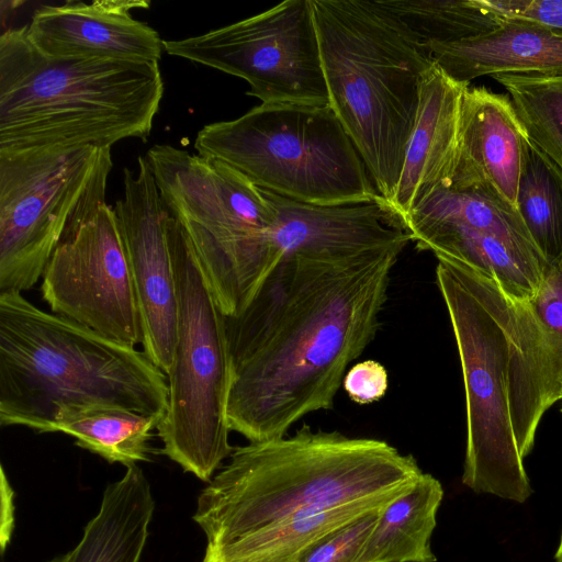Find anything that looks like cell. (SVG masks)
Returning a JSON list of instances; mask_svg holds the SVG:
<instances>
[{
    "instance_id": "ba28073f",
    "label": "cell",
    "mask_w": 562,
    "mask_h": 562,
    "mask_svg": "<svg viewBox=\"0 0 562 562\" xmlns=\"http://www.w3.org/2000/svg\"><path fill=\"white\" fill-rule=\"evenodd\" d=\"M194 148L293 201L333 205L379 198L329 104L261 103L235 120L202 127Z\"/></svg>"
},
{
    "instance_id": "cb8c5ba5",
    "label": "cell",
    "mask_w": 562,
    "mask_h": 562,
    "mask_svg": "<svg viewBox=\"0 0 562 562\" xmlns=\"http://www.w3.org/2000/svg\"><path fill=\"white\" fill-rule=\"evenodd\" d=\"M516 204L542 259L562 270V171L528 138Z\"/></svg>"
},
{
    "instance_id": "484cf974",
    "label": "cell",
    "mask_w": 562,
    "mask_h": 562,
    "mask_svg": "<svg viewBox=\"0 0 562 562\" xmlns=\"http://www.w3.org/2000/svg\"><path fill=\"white\" fill-rule=\"evenodd\" d=\"M424 43L469 38L497 26L479 0H381Z\"/></svg>"
},
{
    "instance_id": "7c38bea8",
    "label": "cell",
    "mask_w": 562,
    "mask_h": 562,
    "mask_svg": "<svg viewBox=\"0 0 562 562\" xmlns=\"http://www.w3.org/2000/svg\"><path fill=\"white\" fill-rule=\"evenodd\" d=\"M52 313L130 346L144 334L117 215L106 202L70 225L42 276Z\"/></svg>"
},
{
    "instance_id": "d4e9b609",
    "label": "cell",
    "mask_w": 562,
    "mask_h": 562,
    "mask_svg": "<svg viewBox=\"0 0 562 562\" xmlns=\"http://www.w3.org/2000/svg\"><path fill=\"white\" fill-rule=\"evenodd\" d=\"M527 138L562 171V75H495Z\"/></svg>"
},
{
    "instance_id": "e0dca14e",
    "label": "cell",
    "mask_w": 562,
    "mask_h": 562,
    "mask_svg": "<svg viewBox=\"0 0 562 562\" xmlns=\"http://www.w3.org/2000/svg\"><path fill=\"white\" fill-rule=\"evenodd\" d=\"M424 44L434 63L461 83L495 75H562V32L536 23L501 21L469 38Z\"/></svg>"
},
{
    "instance_id": "d6986e66",
    "label": "cell",
    "mask_w": 562,
    "mask_h": 562,
    "mask_svg": "<svg viewBox=\"0 0 562 562\" xmlns=\"http://www.w3.org/2000/svg\"><path fill=\"white\" fill-rule=\"evenodd\" d=\"M409 235L419 249L462 263L493 280L514 301L533 297L549 268L494 235L460 225H428L413 229Z\"/></svg>"
},
{
    "instance_id": "2e32d148",
    "label": "cell",
    "mask_w": 562,
    "mask_h": 562,
    "mask_svg": "<svg viewBox=\"0 0 562 562\" xmlns=\"http://www.w3.org/2000/svg\"><path fill=\"white\" fill-rule=\"evenodd\" d=\"M526 139L509 97L468 86L461 102L459 158L448 187L482 186L517 210Z\"/></svg>"
},
{
    "instance_id": "8992f818",
    "label": "cell",
    "mask_w": 562,
    "mask_h": 562,
    "mask_svg": "<svg viewBox=\"0 0 562 562\" xmlns=\"http://www.w3.org/2000/svg\"><path fill=\"white\" fill-rule=\"evenodd\" d=\"M162 94L159 63L47 57L25 25L0 36V151L146 142Z\"/></svg>"
},
{
    "instance_id": "f546056e",
    "label": "cell",
    "mask_w": 562,
    "mask_h": 562,
    "mask_svg": "<svg viewBox=\"0 0 562 562\" xmlns=\"http://www.w3.org/2000/svg\"><path fill=\"white\" fill-rule=\"evenodd\" d=\"M348 397L360 405L372 404L384 397L389 389L385 367L375 360H364L351 366L342 380Z\"/></svg>"
},
{
    "instance_id": "83f0119b",
    "label": "cell",
    "mask_w": 562,
    "mask_h": 562,
    "mask_svg": "<svg viewBox=\"0 0 562 562\" xmlns=\"http://www.w3.org/2000/svg\"><path fill=\"white\" fill-rule=\"evenodd\" d=\"M528 302L562 372V270L549 267L540 288Z\"/></svg>"
},
{
    "instance_id": "52a82bcc",
    "label": "cell",
    "mask_w": 562,
    "mask_h": 562,
    "mask_svg": "<svg viewBox=\"0 0 562 562\" xmlns=\"http://www.w3.org/2000/svg\"><path fill=\"white\" fill-rule=\"evenodd\" d=\"M159 194L191 244L226 317L237 316L282 259L266 191L223 161L171 145L146 154Z\"/></svg>"
},
{
    "instance_id": "f1b7e54d",
    "label": "cell",
    "mask_w": 562,
    "mask_h": 562,
    "mask_svg": "<svg viewBox=\"0 0 562 562\" xmlns=\"http://www.w3.org/2000/svg\"><path fill=\"white\" fill-rule=\"evenodd\" d=\"M498 21L536 23L562 32V0H479Z\"/></svg>"
},
{
    "instance_id": "44dd1931",
    "label": "cell",
    "mask_w": 562,
    "mask_h": 562,
    "mask_svg": "<svg viewBox=\"0 0 562 562\" xmlns=\"http://www.w3.org/2000/svg\"><path fill=\"white\" fill-rule=\"evenodd\" d=\"M435 224H454L494 235L546 262L518 211L485 187L439 188L401 222L408 234L415 228Z\"/></svg>"
},
{
    "instance_id": "7a4b0ae2",
    "label": "cell",
    "mask_w": 562,
    "mask_h": 562,
    "mask_svg": "<svg viewBox=\"0 0 562 562\" xmlns=\"http://www.w3.org/2000/svg\"><path fill=\"white\" fill-rule=\"evenodd\" d=\"M436 282L461 363L467 408L462 483L516 503L532 494L522 460L550 408L526 346L519 301L467 266L437 258Z\"/></svg>"
},
{
    "instance_id": "7402d4cb",
    "label": "cell",
    "mask_w": 562,
    "mask_h": 562,
    "mask_svg": "<svg viewBox=\"0 0 562 562\" xmlns=\"http://www.w3.org/2000/svg\"><path fill=\"white\" fill-rule=\"evenodd\" d=\"M389 503L358 502L300 515L225 546L205 550L203 562H300L306 550L319 539Z\"/></svg>"
},
{
    "instance_id": "277c9868",
    "label": "cell",
    "mask_w": 562,
    "mask_h": 562,
    "mask_svg": "<svg viewBox=\"0 0 562 562\" xmlns=\"http://www.w3.org/2000/svg\"><path fill=\"white\" fill-rule=\"evenodd\" d=\"M167 375L130 346L0 293V425L53 432L67 408L110 405L164 422Z\"/></svg>"
},
{
    "instance_id": "6da1fadb",
    "label": "cell",
    "mask_w": 562,
    "mask_h": 562,
    "mask_svg": "<svg viewBox=\"0 0 562 562\" xmlns=\"http://www.w3.org/2000/svg\"><path fill=\"white\" fill-rule=\"evenodd\" d=\"M408 244L283 256L247 306L226 317L231 431L249 442L280 438L306 415L333 407L350 364L376 336L392 271Z\"/></svg>"
},
{
    "instance_id": "603a6c76",
    "label": "cell",
    "mask_w": 562,
    "mask_h": 562,
    "mask_svg": "<svg viewBox=\"0 0 562 562\" xmlns=\"http://www.w3.org/2000/svg\"><path fill=\"white\" fill-rule=\"evenodd\" d=\"M162 420L122 407L89 405L61 411L53 432L75 438V443L109 463L125 467L150 461V440Z\"/></svg>"
},
{
    "instance_id": "5b68a950",
    "label": "cell",
    "mask_w": 562,
    "mask_h": 562,
    "mask_svg": "<svg viewBox=\"0 0 562 562\" xmlns=\"http://www.w3.org/2000/svg\"><path fill=\"white\" fill-rule=\"evenodd\" d=\"M329 106L389 205L435 65L424 42L381 0H311Z\"/></svg>"
},
{
    "instance_id": "5bb4252c",
    "label": "cell",
    "mask_w": 562,
    "mask_h": 562,
    "mask_svg": "<svg viewBox=\"0 0 562 562\" xmlns=\"http://www.w3.org/2000/svg\"><path fill=\"white\" fill-rule=\"evenodd\" d=\"M149 5L144 0L43 5L25 25L26 35L42 54L52 58L159 63L164 41L153 27L131 14L133 9Z\"/></svg>"
},
{
    "instance_id": "9c48e42d",
    "label": "cell",
    "mask_w": 562,
    "mask_h": 562,
    "mask_svg": "<svg viewBox=\"0 0 562 562\" xmlns=\"http://www.w3.org/2000/svg\"><path fill=\"white\" fill-rule=\"evenodd\" d=\"M178 297L173 360L167 374L169 405L158 427L159 453L209 482L232 454L227 403L233 367L224 315L178 221L167 223Z\"/></svg>"
},
{
    "instance_id": "4fadbf2b",
    "label": "cell",
    "mask_w": 562,
    "mask_h": 562,
    "mask_svg": "<svg viewBox=\"0 0 562 562\" xmlns=\"http://www.w3.org/2000/svg\"><path fill=\"white\" fill-rule=\"evenodd\" d=\"M143 326V351L166 375L177 341L178 297L162 201L146 156L124 169V194L114 207Z\"/></svg>"
},
{
    "instance_id": "30bf717a",
    "label": "cell",
    "mask_w": 562,
    "mask_h": 562,
    "mask_svg": "<svg viewBox=\"0 0 562 562\" xmlns=\"http://www.w3.org/2000/svg\"><path fill=\"white\" fill-rule=\"evenodd\" d=\"M111 148L0 151V293L32 289L66 229L105 202Z\"/></svg>"
},
{
    "instance_id": "8fae6325",
    "label": "cell",
    "mask_w": 562,
    "mask_h": 562,
    "mask_svg": "<svg viewBox=\"0 0 562 562\" xmlns=\"http://www.w3.org/2000/svg\"><path fill=\"white\" fill-rule=\"evenodd\" d=\"M171 56L246 80L262 103L328 105L311 0H288L207 33L164 41Z\"/></svg>"
},
{
    "instance_id": "3957f363",
    "label": "cell",
    "mask_w": 562,
    "mask_h": 562,
    "mask_svg": "<svg viewBox=\"0 0 562 562\" xmlns=\"http://www.w3.org/2000/svg\"><path fill=\"white\" fill-rule=\"evenodd\" d=\"M422 474L412 454L384 440L304 424L293 435L234 448L199 496L193 519L211 550L300 515L389 503Z\"/></svg>"
},
{
    "instance_id": "1f68e13d",
    "label": "cell",
    "mask_w": 562,
    "mask_h": 562,
    "mask_svg": "<svg viewBox=\"0 0 562 562\" xmlns=\"http://www.w3.org/2000/svg\"><path fill=\"white\" fill-rule=\"evenodd\" d=\"M554 562H562V531L559 540V544L554 554Z\"/></svg>"
},
{
    "instance_id": "4316f807",
    "label": "cell",
    "mask_w": 562,
    "mask_h": 562,
    "mask_svg": "<svg viewBox=\"0 0 562 562\" xmlns=\"http://www.w3.org/2000/svg\"><path fill=\"white\" fill-rule=\"evenodd\" d=\"M383 507L372 509L329 532L311 546L300 562H357Z\"/></svg>"
},
{
    "instance_id": "9a60e30c",
    "label": "cell",
    "mask_w": 562,
    "mask_h": 562,
    "mask_svg": "<svg viewBox=\"0 0 562 562\" xmlns=\"http://www.w3.org/2000/svg\"><path fill=\"white\" fill-rule=\"evenodd\" d=\"M468 86L448 77L436 64L425 76L400 182L389 204L400 225L453 178L459 158L461 102Z\"/></svg>"
},
{
    "instance_id": "ac0fdd59",
    "label": "cell",
    "mask_w": 562,
    "mask_h": 562,
    "mask_svg": "<svg viewBox=\"0 0 562 562\" xmlns=\"http://www.w3.org/2000/svg\"><path fill=\"white\" fill-rule=\"evenodd\" d=\"M155 502L137 464L106 486L98 514L87 524L79 543L50 562H139Z\"/></svg>"
},
{
    "instance_id": "ffe728a7",
    "label": "cell",
    "mask_w": 562,
    "mask_h": 562,
    "mask_svg": "<svg viewBox=\"0 0 562 562\" xmlns=\"http://www.w3.org/2000/svg\"><path fill=\"white\" fill-rule=\"evenodd\" d=\"M443 498L441 483L424 473L386 504L357 562H436L430 538Z\"/></svg>"
},
{
    "instance_id": "4dcf8cb0",
    "label": "cell",
    "mask_w": 562,
    "mask_h": 562,
    "mask_svg": "<svg viewBox=\"0 0 562 562\" xmlns=\"http://www.w3.org/2000/svg\"><path fill=\"white\" fill-rule=\"evenodd\" d=\"M13 490L11 488L8 479L5 476V472L3 468H1V530H0V541H1V551L4 552V549L10 542L12 529H13Z\"/></svg>"
}]
</instances>
